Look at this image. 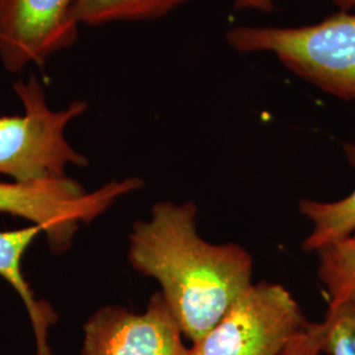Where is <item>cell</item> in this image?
Masks as SVG:
<instances>
[{
	"instance_id": "obj_14",
	"label": "cell",
	"mask_w": 355,
	"mask_h": 355,
	"mask_svg": "<svg viewBox=\"0 0 355 355\" xmlns=\"http://www.w3.org/2000/svg\"><path fill=\"white\" fill-rule=\"evenodd\" d=\"M336 6L341 10H352L355 7V0H333ZM275 0H236L234 7L237 10H257V11H270L274 8Z\"/></svg>"
},
{
	"instance_id": "obj_2",
	"label": "cell",
	"mask_w": 355,
	"mask_h": 355,
	"mask_svg": "<svg viewBox=\"0 0 355 355\" xmlns=\"http://www.w3.org/2000/svg\"><path fill=\"white\" fill-rule=\"evenodd\" d=\"M229 45L271 53L295 76L343 101H355V13H336L313 26H236Z\"/></svg>"
},
{
	"instance_id": "obj_5",
	"label": "cell",
	"mask_w": 355,
	"mask_h": 355,
	"mask_svg": "<svg viewBox=\"0 0 355 355\" xmlns=\"http://www.w3.org/2000/svg\"><path fill=\"white\" fill-rule=\"evenodd\" d=\"M309 321L290 291L277 283H252L229 305L190 355H280Z\"/></svg>"
},
{
	"instance_id": "obj_9",
	"label": "cell",
	"mask_w": 355,
	"mask_h": 355,
	"mask_svg": "<svg viewBox=\"0 0 355 355\" xmlns=\"http://www.w3.org/2000/svg\"><path fill=\"white\" fill-rule=\"evenodd\" d=\"M343 152L355 170V144H345ZM299 211L312 223V232L302 248L308 253H316L318 249L343 240L354 232L355 189L346 198L334 202L303 199L299 203Z\"/></svg>"
},
{
	"instance_id": "obj_7",
	"label": "cell",
	"mask_w": 355,
	"mask_h": 355,
	"mask_svg": "<svg viewBox=\"0 0 355 355\" xmlns=\"http://www.w3.org/2000/svg\"><path fill=\"white\" fill-rule=\"evenodd\" d=\"M76 0H0V60L10 73L76 42Z\"/></svg>"
},
{
	"instance_id": "obj_4",
	"label": "cell",
	"mask_w": 355,
	"mask_h": 355,
	"mask_svg": "<svg viewBox=\"0 0 355 355\" xmlns=\"http://www.w3.org/2000/svg\"><path fill=\"white\" fill-rule=\"evenodd\" d=\"M144 187L141 178L112 180L98 190L83 189L71 178L0 182V212L21 217L41 228L51 252H67L82 224H91L114 202Z\"/></svg>"
},
{
	"instance_id": "obj_3",
	"label": "cell",
	"mask_w": 355,
	"mask_h": 355,
	"mask_svg": "<svg viewBox=\"0 0 355 355\" xmlns=\"http://www.w3.org/2000/svg\"><path fill=\"white\" fill-rule=\"evenodd\" d=\"M13 89L24 105V114L0 116V175L32 182L64 177L67 166H87V158L64 135L67 124L87 110V103L76 101L53 111L36 76L15 82Z\"/></svg>"
},
{
	"instance_id": "obj_6",
	"label": "cell",
	"mask_w": 355,
	"mask_h": 355,
	"mask_svg": "<svg viewBox=\"0 0 355 355\" xmlns=\"http://www.w3.org/2000/svg\"><path fill=\"white\" fill-rule=\"evenodd\" d=\"M82 355H190L161 291L135 313L121 305L96 309L83 325Z\"/></svg>"
},
{
	"instance_id": "obj_1",
	"label": "cell",
	"mask_w": 355,
	"mask_h": 355,
	"mask_svg": "<svg viewBox=\"0 0 355 355\" xmlns=\"http://www.w3.org/2000/svg\"><path fill=\"white\" fill-rule=\"evenodd\" d=\"M193 202L154 204L133 224L128 259L157 280L186 340L196 343L253 282V258L234 242L205 241L196 229Z\"/></svg>"
},
{
	"instance_id": "obj_13",
	"label": "cell",
	"mask_w": 355,
	"mask_h": 355,
	"mask_svg": "<svg viewBox=\"0 0 355 355\" xmlns=\"http://www.w3.org/2000/svg\"><path fill=\"white\" fill-rule=\"evenodd\" d=\"M322 354V327L321 322H308L304 329L286 345L280 355Z\"/></svg>"
},
{
	"instance_id": "obj_12",
	"label": "cell",
	"mask_w": 355,
	"mask_h": 355,
	"mask_svg": "<svg viewBox=\"0 0 355 355\" xmlns=\"http://www.w3.org/2000/svg\"><path fill=\"white\" fill-rule=\"evenodd\" d=\"M322 327V354L355 355V303L328 305Z\"/></svg>"
},
{
	"instance_id": "obj_10",
	"label": "cell",
	"mask_w": 355,
	"mask_h": 355,
	"mask_svg": "<svg viewBox=\"0 0 355 355\" xmlns=\"http://www.w3.org/2000/svg\"><path fill=\"white\" fill-rule=\"evenodd\" d=\"M189 0H76V23L89 26L162 17Z\"/></svg>"
},
{
	"instance_id": "obj_11",
	"label": "cell",
	"mask_w": 355,
	"mask_h": 355,
	"mask_svg": "<svg viewBox=\"0 0 355 355\" xmlns=\"http://www.w3.org/2000/svg\"><path fill=\"white\" fill-rule=\"evenodd\" d=\"M318 277L329 305L355 303V230L318 249Z\"/></svg>"
},
{
	"instance_id": "obj_8",
	"label": "cell",
	"mask_w": 355,
	"mask_h": 355,
	"mask_svg": "<svg viewBox=\"0 0 355 355\" xmlns=\"http://www.w3.org/2000/svg\"><path fill=\"white\" fill-rule=\"evenodd\" d=\"M41 233L42 230L36 225L0 232V277L12 286L24 303L36 338V355H53L48 345V330L58 316L51 304L36 299L21 270L26 249Z\"/></svg>"
}]
</instances>
